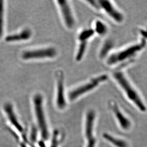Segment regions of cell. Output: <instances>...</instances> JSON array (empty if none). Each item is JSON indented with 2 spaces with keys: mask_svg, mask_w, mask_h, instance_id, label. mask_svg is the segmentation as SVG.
Wrapping results in <instances>:
<instances>
[{
  "mask_svg": "<svg viewBox=\"0 0 147 147\" xmlns=\"http://www.w3.org/2000/svg\"><path fill=\"white\" fill-rule=\"evenodd\" d=\"M57 3L65 25L69 28H72L75 25V19L68 2L66 1H58Z\"/></svg>",
  "mask_w": 147,
  "mask_h": 147,
  "instance_id": "cell-7",
  "label": "cell"
},
{
  "mask_svg": "<svg viewBox=\"0 0 147 147\" xmlns=\"http://www.w3.org/2000/svg\"><path fill=\"white\" fill-rule=\"evenodd\" d=\"M107 139L110 141L111 142L113 143L114 144H115L116 146L118 147H127V145L126 143L124 141H122L121 140H118L117 139L114 138L113 137L110 136H107Z\"/></svg>",
  "mask_w": 147,
  "mask_h": 147,
  "instance_id": "cell-16",
  "label": "cell"
},
{
  "mask_svg": "<svg viewBox=\"0 0 147 147\" xmlns=\"http://www.w3.org/2000/svg\"><path fill=\"white\" fill-rule=\"evenodd\" d=\"M57 51L53 47H46L24 51L22 53L21 57L25 60L44 59L55 57Z\"/></svg>",
  "mask_w": 147,
  "mask_h": 147,
  "instance_id": "cell-4",
  "label": "cell"
},
{
  "mask_svg": "<svg viewBox=\"0 0 147 147\" xmlns=\"http://www.w3.org/2000/svg\"><path fill=\"white\" fill-rule=\"evenodd\" d=\"M4 109L11 123L16 126L17 129H18L19 130H20L21 126L16 119L15 113L13 111V107L11 104L10 103L5 104L4 106Z\"/></svg>",
  "mask_w": 147,
  "mask_h": 147,
  "instance_id": "cell-11",
  "label": "cell"
},
{
  "mask_svg": "<svg viewBox=\"0 0 147 147\" xmlns=\"http://www.w3.org/2000/svg\"><path fill=\"white\" fill-rule=\"evenodd\" d=\"M3 1H0V38L2 37L4 30V4Z\"/></svg>",
  "mask_w": 147,
  "mask_h": 147,
  "instance_id": "cell-14",
  "label": "cell"
},
{
  "mask_svg": "<svg viewBox=\"0 0 147 147\" xmlns=\"http://www.w3.org/2000/svg\"><path fill=\"white\" fill-rule=\"evenodd\" d=\"M87 42H80V44H79L78 50L76 56V58L77 61H80L83 57L86 50L87 45Z\"/></svg>",
  "mask_w": 147,
  "mask_h": 147,
  "instance_id": "cell-15",
  "label": "cell"
},
{
  "mask_svg": "<svg viewBox=\"0 0 147 147\" xmlns=\"http://www.w3.org/2000/svg\"><path fill=\"white\" fill-rule=\"evenodd\" d=\"M113 75L116 81L125 91L129 99L131 100L140 110L142 111L146 110V107L143 102L141 98L140 97L139 95L133 88L129 81L126 79L125 75L121 71H116Z\"/></svg>",
  "mask_w": 147,
  "mask_h": 147,
  "instance_id": "cell-1",
  "label": "cell"
},
{
  "mask_svg": "<svg viewBox=\"0 0 147 147\" xmlns=\"http://www.w3.org/2000/svg\"><path fill=\"white\" fill-rule=\"evenodd\" d=\"M32 36L31 30L29 28H25L21 32L11 34L6 37L7 42H16L28 40Z\"/></svg>",
  "mask_w": 147,
  "mask_h": 147,
  "instance_id": "cell-9",
  "label": "cell"
},
{
  "mask_svg": "<svg viewBox=\"0 0 147 147\" xmlns=\"http://www.w3.org/2000/svg\"><path fill=\"white\" fill-rule=\"evenodd\" d=\"M95 32L93 29H86L79 33L78 39L80 42H87L94 34Z\"/></svg>",
  "mask_w": 147,
  "mask_h": 147,
  "instance_id": "cell-12",
  "label": "cell"
},
{
  "mask_svg": "<svg viewBox=\"0 0 147 147\" xmlns=\"http://www.w3.org/2000/svg\"><path fill=\"white\" fill-rule=\"evenodd\" d=\"M98 3L100 8H102L105 12L111 16L113 20L118 22H121L123 20V16L119 11L116 9V8L109 1L101 0L98 1Z\"/></svg>",
  "mask_w": 147,
  "mask_h": 147,
  "instance_id": "cell-8",
  "label": "cell"
},
{
  "mask_svg": "<svg viewBox=\"0 0 147 147\" xmlns=\"http://www.w3.org/2000/svg\"><path fill=\"white\" fill-rule=\"evenodd\" d=\"M108 77L106 75H100L90 80L86 84H82L78 88L72 90L69 94V98L70 100H75L81 95L86 94L87 93L95 88L102 82L106 81Z\"/></svg>",
  "mask_w": 147,
  "mask_h": 147,
  "instance_id": "cell-2",
  "label": "cell"
},
{
  "mask_svg": "<svg viewBox=\"0 0 147 147\" xmlns=\"http://www.w3.org/2000/svg\"><path fill=\"white\" fill-rule=\"evenodd\" d=\"M56 104L59 109H63L66 106V101L64 93V78L62 71H58L56 73Z\"/></svg>",
  "mask_w": 147,
  "mask_h": 147,
  "instance_id": "cell-5",
  "label": "cell"
},
{
  "mask_svg": "<svg viewBox=\"0 0 147 147\" xmlns=\"http://www.w3.org/2000/svg\"><path fill=\"white\" fill-rule=\"evenodd\" d=\"M111 105L112 109L114 113H115L117 118L119 121V123L121 127L124 129H128L130 126V123L129 121L122 114V113L119 110L118 106L115 103H112Z\"/></svg>",
  "mask_w": 147,
  "mask_h": 147,
  "instance_id": "cell-10",
  "label": "cell"
},
{
  "mask_svg": "<svg viewBox=\"0 0 147 147\" xmlns=\"http://www.w3.org/2000/svg\"><path fill=\"white\" fill-rule=\"evenodd\" d=\"M146 43L142 41L141 43L139 44L135 45L130 47H128L126 49L121 51L119 52L115 53L112 55L107 59V64L109 65L116 64L124 61L126 59H128L132 57L137 53L141 51L144 46Z\"/></svg>",
  "mask_w": 147,
  "mask_h": 147,
  "instance_id": "cell-3",
  "label": "cell"
},
{
  "mask_svg": "<svg viewBox=\"0 0 147 147\" xmlns=\"http://www.w3.org/2000/svg\"><path fill=\"white\" fill-rule=\"evenodd\" d=\"M87 2L95 8H97V9L100 8V6H99V3H98V1H88Z\"/></svg>",
  "mask_w": 147,
  "mask_h": 147,
  "instance_id": "cell-18",
  "label": "cell"
},
{
  "mask_svg": "<svg viewBox=\"0 0 147 147\" xmlns=\"http://www.w3.org/2000/svg\"><path fill=\"white\" fill-rule=\"evenodd\" d=\"M94 32L99 35H104L107 31V28L102 21H97L95 24Z\"/></svg>",
  "mask_w": 147,
  "mask_h": 147,
  "instance_id": "cell-13",
  "label": "cell"
},
{
  "mask_svg": "<svg viewBox=\"0 0 147 147\" xmlns=\"http://www.w3.org/2000/svg\"><path fill=\"white\" fill-rule=\"evenodd\" d=\"M43 99L42 95L40 94H36L33 97V104L34 110L37 116V120L39 125L42 130L46 131V122L43 110Z\"/></svg>",
  "mask_w": 147,
  "mask_h": 147,
  "instance_id": "cell-6",
  "label": "cell"
},
{
  "mask_svg": "<svg viewBox=\"0 0 147 147\" xmlns=\"http://www.w3.org/2000/svg\"><path fill=\"white\" fill-rule=\"evenodd\" d=\"M112 47V44L110 42H107L102 48V50L100 52V56L104 57L105 55L108 53V51Z\"/></svg>",
  "mask_w": 147,
  "mask_h": 147,
  "instance_id": "cell-17",
  "label": "cell"
}]
</instances>
